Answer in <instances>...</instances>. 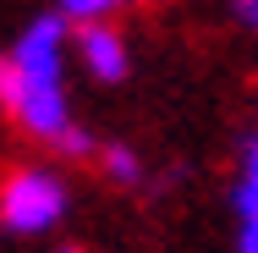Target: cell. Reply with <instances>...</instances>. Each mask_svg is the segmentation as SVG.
I'll list each match as a JSON object with an SVG mask.
<instances>
[{"label": "cell", "instance_id": "obj_1", "mask_svg": "<svg viewBox=\"0 0 258 253\" xmlns=\"http://www.w3.org/2000/svg\"><path fill=\"white\" fill-rule=\"evenodd\" d=\"M60 50H66V17H39L22 28L11 55H0V105L44 143H55L72 127L66 83H60Z\"/></svg>", "mask_w": 258, "mask_h": 253}, {"label": "cell", "instance_id": "obj_2", "mask_svg": "<svg viewBox=\"0 0 258 253\" xmlns=\"http://www.w3.org/2000/svg\"><path fill=\"white\" fill-rule=\"evenodd\" d=\"M66 220V182L55 171H11L0 182V226L17 237H44Z\"/></svg>", "mask_w": 258, "mask_h": 253}, {"label": "cell", "instance_id": "obj_3", "mask_svg": "<svg viewBox=\"0 0 258 253\" xmlns=\"http://www.w3.org/2000/svg\"><path fill=\"white\" fill-rule=\"evenodd\" d=\"M77 55H83V66H88L99 83H121L126 66H132L121 33H115L110 22H83V33H77Z\"/></svg>", "mask_w": 258, "mask_h": 253}, {"label": "cell", "instance_id": "obj_4", "mask_svg": "<svg viewBox=\"0 0 258 253\" xmlns=\"http://www.w3.org/2000/svg\"><path fill=\"white\" fill-rule=\"evenodd\" d=\"M236 253H258V138L247 143L236 182Z\"/></svg>", "mask_w": 258, "mask_h": 253}, {"label": "cell", "instance_id": "obj_5", "mask_svg": "<svg viewBox=\"0 0 258 253\" xmlns=\"http://www.w3.org/2000/svg\"><path fill=\"white\" fill-rule=\"evenodd\" d=\"M99 160H104V176H110V182H126V187H132V182L143 176V160L126 149V143H110Z\"/></svg>", "mask_w": 258, "mask_h": 253}, {"label": "cell", "instance_id": "obj_6", "mask_svg": "<svg viewBox=\"0 0 258 253\" xmlns=\"http://www.w3.org/2000/svg\"><path fill=\"white\" fill-rule=\"evenodd\" d=\"M115 6L121 0H60V17H72V22H104Z\"/></svg>", "mask_w": 258, "mask_h": 253}, {"label": "cell", "instance_id": "obj_7", "mask_svg": "<svg viewBox=\"0 0 258 253\" xmlns=\"http://www.w3.org/2000/svg\"><path fill=\"white\" fill-rule=\"evenodd\" d=\"M55 149H60V154H72V160H83V154H94V138H88L83 127H66V132L55 138Z\"/></svg>", "mask_w": 258, "mask_h": 253}, {"label": "cell", "instance_id": "obj_8", "mask_svg": "<svg viewBox=\"0 0 258 253\" xmlns=\"http://www.w3.org/2000/svg\"><path fill=\"white\" fill-rule=\"evenodd\" d=\"M236 17H242V22L258 33V0H236Z\"/></svg>", "mask_w": 258, "mask_h": 253}, {"label": "cell", "instance_id": "obj_9", "mask_svg": "<svg viewBox=\"0 0 258 253\" xmlns=\"http://www.w3.org/2000/svg\"><path fill=\"white\" fill-rule=\"evenodd\" d=\"M55 253H83V248H55Z\"/></svg>", "mask_w": 258, "mask_h": 253}]
</instances>
